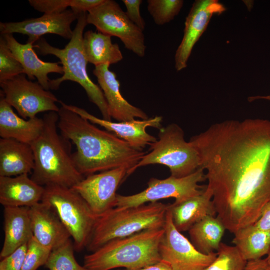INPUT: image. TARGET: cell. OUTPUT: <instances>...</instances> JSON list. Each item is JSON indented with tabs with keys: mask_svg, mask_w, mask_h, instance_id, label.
I'll list each match as a JSON object with an SVG mask.
<instances>
[{
	"mask_svg": "<svg viewBox=\"0 0 270 270\" xmlns=\"http://www.w3.org/2000/svg\"><path fill=\"white\" fill-rule=\"evenodd\" d=\"M25 75L22 74L0 81V91L6 102L26 120L36 116L41 112H58V98L38 82L28 80Z\"/></svg>",
	"mask_w": 270,
	"mask_h": 270,
	"instance_id": "cell-11",
	"label": "cell"
},
{
	"mask_svg": "<svg viewBox=\"0 0 270 270\" xmlns=\"http://www.w3.org/2000/svg\"><path fill=\"white\" fill-rule=\"evenodd\" d=\"M22 74H24L22 65L14 56L1 36L0 38V81L10 78Z\"/></svg>",
	"mask_w": 270,
	"mask_h": 270,
	"instance_id": "cell-33",
	"label": "cell"
},
{
	"mask_svg": "<svg viewBox=\"0 0 270 270\" xmlns=\"http://www.w3.org/2000/svg\"><path fill=\"white\" fill-rule=\"evenodd\" d=\"M82 48L88 62L95 66L116 64L123 58L118 45L112 42L111 36L98 32L86 31L83 36Z\"/></svg>",
	"mask_w": 270,
	"mask_h": 270,
	"instance_id": "cell-25",
	"label": "cell"
},
{
	"mask_svg": "<svg viewBox=\"0 0 270 270\" xmlns=\"http://www.w3.org/2000/svg\"><path fill=\"white\" fill-rule=\"evenodd\" d=\"M254 224L258 228L270 232V202L264 206L260 216Z\"/></svg>",
	"mask_w": 270,
	"mask_h": 270,
	"instance_id": "cell-36",
	"label": "cell"
},
{
	"mask_svg": "<svg viewBox=\"0 0 270 270\" xmlns=\"http://www.w3.org/2000/svg\"><path fill=\"white\" fill-rule=\"evenodd\" d=\"M44 186L34 181L28 174L0 176V203L4 207L30 208L42 199Z\"/></svg>",
	"mask_w": 270,
	"mask_h": 270,
	"instance_id": "cell-20",
	"label": "cell"
},
{
	"mask_svg": "<svg viewBox=\"0 0 270 270\" xmlns=\"http://www.w3.org/2000/svg\"><path fill=\"white\" fill-rule=\"evenodd\" d=\"M268 264L270 265V252L267 255V256L266 258Z\"/></svg>",
	"mask_w": 270,
	"mask_h": 270,
	"instance_id": "cell-40",
	"label": "cell"
},
{
	"mask_svg": "<svg viewBox=\"0 0 270 270\" xmlns=\"http://www.w3.org/2000/svg\"><path fill=\"white\" fill-rule=\"evenodd\" d=\"M34 166V154L30 144L0 138V176L32 174Z\"/></svg>",
	"mask_w": 270,
	"mask_h": 270,
	"instance_id": "cell-24",
	"label": "cell"
},
{
	"mask_svg": "<svg viewBox=\"0 0 270 270\" xmlns=\"http://www.w3.org/2000/svg\"><path fill=\"white\" fill-rule=\"evenodd\" d=\"M79 13L72 9L61 12L44 14L42 16L18 22H0L1 34L19 33L28 36L27 42L34 44L46 34H55L70 40L73 35L71 24Z\"/></svg>",
	"mask_w": 270,
	"mask_h": 270,
	"instance_id": "cell-14",
	"label": "cell"
},
{
	"mask_svg": "<svg viewBox=\"0 0 270 270\" xmlns=\"http://www.w3.org/2000/svg\"><path fill=\"white\" fill-rule=\"evenodd\" d=\"M58 102L91 123L102 126L107 131L113 133L138 150H143L146 146H150L157 140L156 137L146 132L147 128L152 127L160 130L162 127L161 124L162 118L160 116H156L146 120L112 122L97 118L78 106L66 104L60 100Z\"/></svg>",
	"mask_w": 270,
	"mask_h": 270,
	"instance_id": "cell-16",
	"label": "cell"
},
{
	"mask_svg": "<svg viewBox=\"0 0 270 270\" xmlns=\"http://www.w3.org/2000/svg\"><path fill=\"white\" fill-rule=\"evenodd\" d=\"M103 0H29L30 4L36 10L44 14L61 12L68 7L78 13L88 12L100 4Z\"/></svg>",
	"mask_w": 270,
	"mask_h": 270,
	"instance_id": "cell-28",
	"label": "cell"
},
{
	"mask_svg": "<svg viewBox=\"0 0 270 270\" xmlns=\"http://www.w3.org/2000/svg\"><path fill=\"white\" fill-rule=\"evenodd\" d=\"M52 251L39 243L32 236L27 244L22 270H37L44 266Z\"/></svg>",
	"mask_w": 270,
	"mask_h": 270,
	"instance_id": "cell-32",
	"label": "cell"
},
{
	"mask_svg": "<svg viewBox=\"0 0 270 270\" xmlns=\"http://www.w3.org/2000/svg\"><path fill=\"white\" fill-rule=\"evenodd\" d=\"M226 8L217 0H196L186 18L184 36L174 56V67L180 71L187 66L193 47L206 30L212 16Z\"/></svg>",
	"mask_w": 270,
	"mask_h": 270,
	"instance_id": "cell-15",
	"label": "cell"
},
{
	"mask_svg": "<svg viewBox=\"0 0 270 270\" xmlns=\"http://www.w3.org/2000/svg\"><path fill=\"white\" fill-rule=\"evenodd\" d=\"M205 180V171L202 168L182 178L171 176L164 179L152 178L148 182V187L138 194L130 196L117 194L115 207L138 206L170 198L175 199L174 204H178L201 194L206 186L198 183Z\"/></svg>",
	"mask_w": 270,
	"mask_h": 270,
	"instance_id": "cell-9",
	"label": "cell"
},
{
	"mask_svg": "<svg viewBox=\"0 0 270 270\" xmlns=\"http://www.w3.org/2000/svg\"><path fill=\"white\" fill-rule=\"evenodd\" d=\"M164 234V228L150 229L111 240L86 255L84 266L88 270H139L161 260L159 245Z\"/></svg>",
	"mask_w": 270,
	"mask_h": 270,
	"instance_id": "cell-4",
	"label": "cell"
},
{
	"mask_svg": "<svg viewBox=\"0 0 270 270\" xmlns=\"http://www.w3.org/2000/svg\"><path fill=\"white\" fill-rule=\"evenodd\" d=\"M244 270H270L266 258L248 261Z\"/></svg>",
	"mask_w": 270,
	"mask_h": 270,
	"instance_id": "cell-37",
	"label": "cell"
},
{
	"mask_svg": "<svg viewBox=\"0 0 270 270\" xmlns=\"http://www.w3.org/2000/svg\"><path fill=\"white\" fill-rule=\"evenodd\" d=\"M172 220L180 232L188 230L196 223L208 216H216L212 193L206 186L204 192L178 204H168Z\"/></svg>",
	"mask_w": 270,
	"mask_h": 270,
	"instance_id": "cell-21",
	"label": "cell"
},
{
	"mask_svg": "<svg viewBox=\"0 0 270 270\" xmlns=\"http://www.w3.org/2000/svg\"><path fill=\"white\" fill-rule=\"evenodd\" d=\"M74 250L73 243L70 239L52 251L44 266L48 270H88L76 262Z\"/></svg>",
	"mask_w": 270,
	"mask_h": 270,
	"instance_id": "cell-30",
	"label": "cell"
},
{
	"mask_svg": "<svg viewBox=\"0 0 270 270\" xmlns=\"http://www.w3.org/2000/svg\"><path fill=\"white\" fill-rule=\"evenodd\" d=\"M110 66L106 64L95 66L93 74L104 93L111 118L118 122L132 121L136 118H148L142 110L131 104L122 96L120 82L116 74L110 70Z\"/></svg>",
	"mask_w": 270,
	"mask_h": 270,
	"instance_id": "cell-17",
	"label": "cell"
},
{
	"mask_svg": "<svg viewBox=\"0 0 270 270\" xmlns=\"http://www.w3.org/2000/svg\"><path fill=\"white\" fill-rule=\"evenodd\" d=\"M86 12L80 14L77 23L73 30V35L64 48L50 44L41 38L34 44L38 52L42 55L52 54L60 60L64 69L62 76L50 80V88L56 90L65 80H71L80 85L84 90L89 100L96 104L100 110L103 119L112 121L107 102L99 86L94 84L87 72L88 62L82 48L83 32L88 24Z\"/></svg>",
	"mask_w": 270,
	"mask_h": 270,
	"instance_id": "cell-5",
	"label": "cell"
},
{
	"mask_svg": "<svg viewBox=\"0 0 270 270\" xmlns=\"http://www.w3.org/2000/svg\"><path fill=\"white\" fill-rule=\"evenodd\" d=\"M58 128L76 146L72 156L84 176L126 166L133 168L148 152L136 149L113 133L100 129L88 120L60 104Z\"/></svg>",
	"mask_w": 270,
	"mask_h": 270,
	"instance_id": "cell-2",
	"label": "cell"
},
{
	"mask_svg": "<svg viewBox=\"0 0 270 270\" xmlns=\"http://www.w3.org/2000/svg\"><path fill=\"white\" fill-rule=\"evenodd\" d=\"M164 228L159 253L161 260L168 263L173 270H203L216 258V252H200L176 228L168 209Z\"/></svg>",
	"mask_w": 270,
	"mask_h": 270,
	"instance_id": "cell-12",
	"label": "cell"
},
{
	"mask_svg": "<svg viewBox=\"0 0 270 270\" xmlns=\"http://www.w3.org/2000/svg\"><path fill=\"white\" fill-rule=\"evenodd\" d=\"M6 43L16 58L22 66L24 74L30 80H34L46 90H49L50 79L48 74L52 72L64 74L62 66L60 62H46L38 56L34 50V44L27 42L22 44L18 42L12 34H1Z\"/></svg>",
	"mask_w": 270,
	"mask_h": 270,
	"instance_id": "cell-19",
	"label": "cell"
},
{
	"mask_svg": "<svg viewBox=\"0 0 270 270\" xmlns=\"http://www.w3.org/2000/svg\"><path fill=\"white\" fill-rule=\"evenodd\" d=\"M130 168L121 166L84 178L72 188L86 202L98 216L115 207L116 191Z\"/></svg>",
	"mask_w": 270,
	"mask_h": 270,
	"instance_id": "cell-13",
	"label": "cell"
},
{
	"mask_svg": "<svg viewBox=\"0 0 270 270\" xmlns=\"http://www.w3.org/2000/svg\"><path fill=\"white\" fill-rule=\"evenodd\" d=\"M182 128L172 123L159 130L158 140L151 144L150 152L144 154L133 168L153 164L168 168L170 176L182 178L200 168V160L196 148L184 139Z\"/></svg>",
	"mask_w": 270,
	"mask_h": 270,
	"instance_id": "cell-7",
	"label": "cell"
},
{
	"mask_svg": "<svg viewBox=\"0 0 270 270\" xmlns=\"http://www.w3.org/2000/svg\"><path fill=\"white\" fill-rule=\"evenodd\" d=\"M168 207V204L157 202L109 210L97 216L86 248L92 252L111 240L163 228Z\"/></svg>",
	"mask_w": 270,
	"mask_h": 270,
	"instance_id": "cell-6",
	"label": "cell"
},
{
	"mask_svg": "<svg viewBox=\"0 0 270 270\" xmlns=\"http://www.w3.org/2000/svg\"><path fill=\"white\" fill-rule=\"evenodd\" d=\"M86 21L88 24L94 26L98 32L118 38L126 48L138 56H144L146 46L143 31L128 18L116 1L103 0L88 11Z\"/></svg>",
	"mask_w": 270,
	"mask_h": 270,
	"instance_id": "cell-10",
	"label": "cell"
},
{
	"mask_svg": "<svg viewBox=\"0 0 270 270\" xmlns=\"http://www.w3.org/2000/svg\"><path fill=\"white\" fill-rule=\"evenodd\" d=\"M41 202L57 214L73 239L74 250L86 248L97 216L84 200L72 188L51 184L44 186Z\"/></svg>",
	"mask_w": 270,
	"mask_h": 270,
	"instance_id": "cell-8",
	"label": "cell"
},
{
	"mask_svg": "<svg viewBox=\"0 0 270 270\" xmlns=\"http://www.w3.org/2000/svg\"><path fill=\"white\" fill-rule=\"evenodd\" d=\"M27 244L2 259L0 262V270H22Z\"/></svg>",
	"mask_w": 270,
	"mask_h": 270,
	"instance_id": "cell-34",
	"label": "cell"
},
{
	"mask_svg": "<svg viewBox=\"0 0 270 270\" xmlns=\"http://www.w3.org/2000/svg\"><path fill=\"white\" fill-rule=\"evenodd\" d=\"M216 258L203 270H244L246 260L235 246L221 242Z\"/></svg>",
	"mask_w": 270,
	"mask_h": 270,
	"instance_id": "cell-29",
	"label": "cell"
},
{
	"mask_svg": "<svg viewBox=\"0 0 270 270\" xmlns=\"http://www.w3.org/2000/svg\"><path fill=\"white\" fill-rule=\"evenodd\" d=\"M139 270H173L170 266L166 262L160 260V261L144 267Z\"/></svg>",
	"mask_w": 270,
	"mask_h": 270,
	"instance_id": "cell-38",
	"label": "cell"
},
{
	"mask_svg": "<svg viewBox=\"0 0 270 270\" xmlns=\"http://www.w3.org/2000/svg\"><path fill=\"white\" fill-rule=\"evenodd\" d=\"M234 234L232 242L247 262L262 258L268 254L270 250V232L252 224L238 230Z\"/></svg>",
	"mask_w": 270,
	"mask_h": 270,
	"instance_id": "cell-27",
	"label": "cell"
},
{
	"mask_svg": "<svg viewBox=\"0 0 270 270\" xmlns=\"http://www.w3.org/2000/svg\"><path fill=\"white\" fill-rule=\"evenodd\" d=\"M42 118L43 129L30 144L34 158L30 178L43 186L56 184L72 188L84 178L74 162L72 142L58 131L57 112H49Z\"/></svg>",
	"mask_w": 270,
	"mask_h": 270,
	"instance_id": "cell-3",
	"label": "cell"
},
{
	"mask_svg": "<svg viewBox=\"0 0 270 270\" xmlns=\"http://www.w3.org/2000/svg\"><path fill=\"white\" fill-rule=\"evenodd\" d=\"M33 236L52 250L60 247L71 236L57 214L48 204L40 202L30 208Z\"/></svg>",
	"mask_w": 270,
	"mask_h": 270,
	"instance_id": "cell-18",
	"label": "cell"
},
{
	"mask_svg": "<svg viewBox=\"0 0 270 270\" xmlns=\"http://www.w3.org/2000/svg\"><path fill=\"white\" fill-rule=\"evenodd\" d=\"M116 270H128L126 269V268H124V269Z\"/></svg>",
	"mask_w": 270,
	"mask_h": 270,
	"instance_id": "cell-41",
	"label": "cell"
},
{
	"mask_svg": "<svg viewBox=\"0 0 270 270\" xmlns=\"http://www.w3.org/2000/svg\"><path fill=\"white\" fill-rule=\"evenodd\" d=\"M248 102H252L257 100H270V94L268 96H250L248 98Z\"/></svg>",
	"mask_w": 270,
	"mask_h": 270,
	"instance_id": "cell-39",
	"label": "cell"
},
{
	"mask_svg": "<svg viewBox=\"0 0 270 270\" xmlns=\"http://www.w3.org/2000/svg\"><path fill=\"white\" fill-rule=\"evenodd\" d=\"M198 152L216 216L234 234L270 202V120H226L189 141Z\"/></svg>",
	"mask_w": 270,
	"mask_h": 270,
	"instance_id": "cell-1",
	"label": "cell"
},
{
	"mask_svg": "<svg viewBox=\"0 0 270 270\" xmlns=\"http://www.w3.org/2000/svg\"><path fill=\"white\" fill-rule=\"evenodd\" d=\"M44 126L43 118L24 119L15 114L12 106L0 94V136L28 144L34 141L41 133Z\"/></svg>",
	"mask_w": 270,
	"mask_h": 270,
	"instance_id": "cell-22",
	"label": "cell"
},
{
	"mask_svg": "<svg viewBox=\"0 0 270 270\" xmlns=\"http://www.w3.org/2000/svg\"><path fill=\"white\" fill-rule=\"evenodd\" d=\"M4 238L1 260L27 244L33 236L30 208L4 207Z\"/></svg>",
	"mask_w": 270,
	"mask_h": 270,
	"instance_id": "cell-23",
	"label": "cell"
},
{
	"mask_svg": "<svg viewBox=\"0 0 270 270\" xmlns=\"http://www.w3.org/2000/svg\"><path fill=\"white\" fill-rule=\"evenodd\" d=\"M126 11V14L128 18L142 31L145 28V22L140 15V6L142 0H122Z\"/></svg>",
	"mask_w": 270,
	"mask_h": 270,
	"instance_id": "cell-35",
	"label": "cell"
},
{
	"mask_svg": "<svg viewBox=\"0 0 270 270\" xmlns=\"http://www.w3.org/2000/svg\"><path fill=\"white\" fill-rule=\"evenodd\" d=\"M222 222L216 216H206L188 230L190 242L200 252L210 254L218 251L225 230Z\"/></svg>",
	"mask_w": 270,
	"mask_h": 270,
	"instance_id": "cell-26",
	"label": "cell"
},
{
	"mask_svg": "<svg viewBox=\"0 0 270 270\" xmlns=\"http://www.w3.org/2000/svg\"><path fill=\"white\" fill-rule=\"evenodd\" d=\"M148 10L158 26L172 21L178 14L184 4L182 0H148Z\"/></svg>",
	"mask_w": 270,
	"mask_h": 270,
	"instance_id": "cell-31",
	"label": "cell"
}]
</instances>
